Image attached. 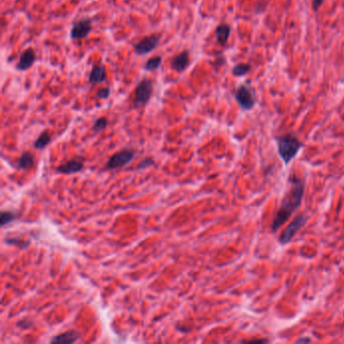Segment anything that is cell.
<instances>
[{
    "label": "cell",
    "instance_id": "6da1fadb",
    "mask_svg": "<svg viewBox=\"0 0 344 344\" xmlns=\"http://www.w3.org/2000/svg\"><path fill=\"white\" fill-rule=\"evenodd\" d=\"M290 187L285 194L278 211L270 224L271 232L276 233L285 223L289 221L296 210L301 206L305 194V181L295 175L289 179Z\"/></svg>",
    "mask_w": 344,
    "mask_h": 344
},
{
    "label": "cell",
    "instance_id": "7a4b0ae2",
    "mask_svg": "<svg viewBox=\"0 0 344 344\" xmlns=\"http://www.w3.org/2000/svg\"><path fill=\"white\" fill-rule=\"evenodd\" d=\"M276 143L279 155L286 166L289 165L297 156L300 150L303 148V144L298 140L296 135L292 133H286L277 136Z\"/></svg>",
    "mask_w": 344,
    "mask_h": 344
},
{
    "label": "cell",
    "instance_id": "3957f363",
    "mask_svg": "<svg viewBox=\"0 0 344 344\" xmlns=\"http://www.w3.org/2000/svg\"><path fill=\"white\" fill-rule=\"evenodd\" d=\"M307 220H308V217L305 214L297 215L287 225V227L284 230V231L281 233V235L279 237L280 244L286 245V244L290 243L293 240V238L295 237V235L298 233V231L301 230L303 226H305Z\"/></svg>",
    "mask_w": 344,
    "mask_h": 344
},
{
    "label": "cell",
    "instance_id": "277c9868",
    "mask_svg": "<svg viewBox=\"0 0 344 344\" xmlns=\"http://www.w3.org/2000/svg\"><path fill=\"white\" fill-rule=\"evenodd\" d=\"M153 94V83L149 79H144L139 83L134 92L133 106L135 108H141L146 106Z\"/></svg>",
    "mask_w": 344,
    "mask_h": 344
},
{
    "label": "cell",
    "instance_id": "5b68a950",
    "mask_svg": "<svg viewBox=\"0 0 344 344\" xmlns=\"http://www.w3.org/2000/svg\"><path fill=\"white\" fill-rule=\"evenodd\" d=\"M234 98L243 110H251L256 105L255 92L246 85H241L236 89Z\"/></svg>",
    "mask_w": 344,
    "mask_h": 344
},
{
    "label": "cell",
    "instance_id": "8992f818",
    "mask_svg": "<svg viewBox=\"0 0 344 344\" xmlns=\"http://www.w3.org/2000/svg\"><path fill=\"white\" fill-rule=\"evenodd\" d=\"M135 155V151L130 149L122 150L114 153L106 164V168L109 170H115L126 166Z\"/></svg>",
    "mask_w": 344,
    "mask_h": 344
},
{
    "label": "cell",
    "instance_id": "52a82bcc",
    "mask_svg": "<svg viewBox=\"0 0 344 344\" xmlns=\"http://www.w3.org/2000/svg\"><path fill=\"white\" fill-rule=\"evenodd\" d=\"M159 44V36L152 35L141 39L133 45L134 52L139 56H145L152 53Z\"/></svg>",
    "mask_w": 344,
    "mask_h": 344
},
{
    "label": "cell",
    "instance_id": "ba28073f",
    "mask_svg": "<svg viewBox=\"0 0 344 344\" xmlns=\"http://www.w3.org/2000/svg\"><path fill=\"white\" fill-rule=\"evenodd\" d=\"M92 31V20L89 18H83L73 24L71 30V38L73 39L86 38Z\"/></svg>",
    "mask_w": 344,
    "mask_h": 344
},
{
    "label": "cell",
    "instance_id": "9c48e42d",
    "mask_svg": "<svg viewBox=\"0 0 344 344\" xmlns=\"http://www.w3.org/2000/svg\"><path fill=\"white\" fill-rule=\"evenodd\" d=\"M37 54L34 49H28L19 57V61L16 64V70L18 71H27L29 70L36 62Z\"/></svg>",
    "mask_w": 344,
    "mask_h": 344
},
{
    "label": "cell",
    "instance_id": "30bf717a",
    "mask_svg": "<svg viewBox=\"0 0 344 344\" xmlns=\"http://www.w3.org/2000/svg\"><path fill=\"white\" fill-rule=\"evenodd\" d=\"M172 68L178 73H183L190 65V54L188 51H183L182 53L175 56L171 61Z\"/></svg>",
    "mask_w": 344,
    "mask_h": 344
},
{
    "label": "cell",
    "instance_id": "8fae6325",
    "mask_svg": "<svg viewBox=\"0 0 344 344\" xmlns=\"http://www.w3.org/2000/svg\"><path fill=\"white\" fill-rule=\"evenodd\" d=\"M84 167V162L83 159L81 158H75V159H72V160H69L68 163L64 164V165H61L59 168H58V172L59 173H62V174H66V175H69V174H76L78 172H80Z\"/></svg>",
    "mask_w": 344,
    "mask_h": 344
},
{
    "label": "cell",
    "instance_id": "7c38bea8",
    "mask_svg": "<svg viewBox=\"0 0 344 344\" xmlns=\"http://www.w3.org/2000/svg\"><path fill=\"white\" fill-rule=\"evenodd\" d=\"M80 337V333L74 330L67 331L65 333H62L58 336H55L51 342L52 343H74Z\"/></svg>",
    "mask_w": 344,
    "mask_h": 344
},
{
    "label": "cell",
    "instance_id": "4fadbf2b",
    "mask_svg": "<svg viewBox=\"0 0 344 344\" xmlns=\"http://www.w3.org/2000/svg\"><path fill=\"white\" fill-rule=\"evenodd\" d=\"M230 32H231V28L226 24H221L220 26L216 28L215 37L219 44L225 45L227 43L230 37Z\"/></svg>",
    "mask_w": 344,
    "mask_h": 344
},
{
    "label": "cell",
    "instance_id": "5bb4252c",
    "mask_svg": "<svg viewBox=\"0 0 344 344\" xmlns=\"http://www.w3.org/2000/svg\"><path fill=\"white\" fill-rule=\"evenodd\" d=\"M105 79L106 73L104 66H95L89 75V81L93 85L97 83H102L105 81Z\"/></svg>",
    "mask_w": 344,
    "mask_h": 344
},
{
    "label": "cell",
    "instance_id": "9a60e30c",
    "mask_svg": "<svg viewBox=\"0 0 344 344\" xmlns=\"http://www.w3.org/2000/svg\"><path fill=\"white\" fill-rule=\"evenodd\" d=\"M34 165V155L29 152L22 153L18 159V169H29Z\"/></svg>",
    "mask_w": 344,
    "mask_h": 344
},
{
    "label": "cell",
    "instance_id": "2e32d148",
    "mask_svg": "<svg viewBox=\"0 0 344 344\" xmlns=\"http://www.w3.org/2000/svg\"><path fill=\"white\" fill-rule=\"evenodd\" d=\"M163 63V58L160 56H156L154 58H152V59H149L147 61V63L145 64V70L149 71V72H153V71H155L157 70L160 65Z\"/></svg>",
    "mask_w": 344,
    "mask_h": 344
},
{
    "label": "cell",
    "instance_id": "e0dca14e",
    "mask_svg": "<svg viewBox=\"0 0 344 344\" xmlns=\"http://www.w3.org/2000/svg\"><path fill=\"white\" fill-rule=\"evenodd\" d=\"M50 142H51V135H50V133L48 131H43L37 139V141L35 142L34 146H35V148L37 150H42V149H44L50 144Z\"/></svg>",
    "mask_w": 344,
    "mask_h": 344
},
{
    "label": "cell",
    "instance_id": "ac0fdd59",
    "mask_svg": "<svg viewBox=\"0 0 344 344\" xmlns=\"http://www.w3.org/2000/svg\"><path fill=\"white\" fill-rule=\"evenodd\" d=\"M250 71V65L248 64H237L232 69V74L236 77L245 76Z\"/></svg>",
    "mask_w": 344,
    "mask_h": 344
},
{
    "label": "cell",
    "instance_id": "d6986e66",
    "mask_svg": "<svg viewBox=\"0 0 344 344\" xmlns=\"http://www.w3.org/2000/svg\"><path fill=\"white\" fill-rule=\"evenodd\" d=\"M16 219V215L13 212L10 211H3L1 213V219H0V223L1 226H5L9 223H11L13 220Z\"/></svg>",
    "mask_w": 344,
    "mask_h": 344
},
{
    "label": "cell",
    "instance_id": "ffe728a7",
    "mask_svg": "<svg viewBox=\"0 0 344 344\" xmlns=\"http://www.w3.org/2000/svg\"><path fill=\"white\" fill-rule=\"evenodd\" d=\"M107 124H108L107 119H106L105 117H101V118L97 119V120L94 122L92 129H93L94 132H100V131H102V130H104V129L106 128Z\"/></svg>",
    "mask_w": 344,
    "mask_h": 344
},
{
    "label": "cell",
    "instance_id": "44dd1931",
    "mask_svg": "<svg viewBox=\"0 0 344 344\" xmlns=\"http://www.w3.org/2000/svg\"><path fill=\"white\" fill-rule=\"evenodd\" d=\"M6 242L9 243V244H11V245H17L20 248H26V246H28L29 243H30L29 241L25 242L24 240L18 239V238H7Z\"/></svg>",
    "mask_w": 344,
    "mask_h": 344
},
{
    "label": "cell",
    "instance_id": "7402d4cb",
    "mask_svg": "<svg viewBox=\"0 0 344 344\" xmlns=\"http://www.w3.org/2000/svg\"><path fill=\"white\" fill-rule=\"evenodd\" d=\"M97 96L101 99H106L110 96V89L108 87L106 88H102L97 92Z\"/></svg>",
    "mask_w": 344,
    "mask_h": 344
},
{
    "label": "cell",
    "instance_id": "603a6c76",
    "mask_svg": "<svg viewBox=\"0 0 344 344\" xmlns=\"http://www.w3.org/2000/svg\"><path fill=\"white\" fill-rule=\"evenodd\" d=\"M153 164H154V162H153V159H151V158H146V159H144V160L139 165L137 169H144V168H147V167H151Z\"/></svg>",
    "mask_w": 344,
    "mask_h": 344
},
{
    "label": "cell",
    "instance_id": "cb8c5ba5",
    "mask_svg": "<svg viewBox=\"0 0 344 344\" xmlns=\"http://www.w3.org/2000/svg\"><path fill=\"white\" fill-rule=\"evenodd\" d=\"M17 326L21 327L22 329H28L32 326V322L30 320H21L20 322L17 323Z\"/></svg>",
    "mask_w": 344,
    "mask_h": 344
},
{
    "label": "cell",
    "instance_id": "d4e9b609",
    "mask_svg": "<svg viewBox=\"0 0 344 344\" xmlns=\"http://www.w3.org/2000/svg\"><path fill=\"white\" fill-rule=\"evenodd\" d=\"M323 3H324V0H312V7L315 11H317L322 6Z\"/></svg>",
    "mask_w": 344,
    "mask_h": 344
},
{
    "label": "cell",
    "instance_id": "484cf974",
    "mask_svg": "<svg viewBox=\"0 0 344 344\" xmlns=\"http://www.w3.org/2000/svg\"><path fill=\"white\" fill-rule=\"evenodd\" d=\"M310 341H311V338H309V337H302V338L298 339L296 341V343H307V342H310Z\"/></svg>",
    "mask_w": 344,
    "mask_h": 344
}]
</instances>
